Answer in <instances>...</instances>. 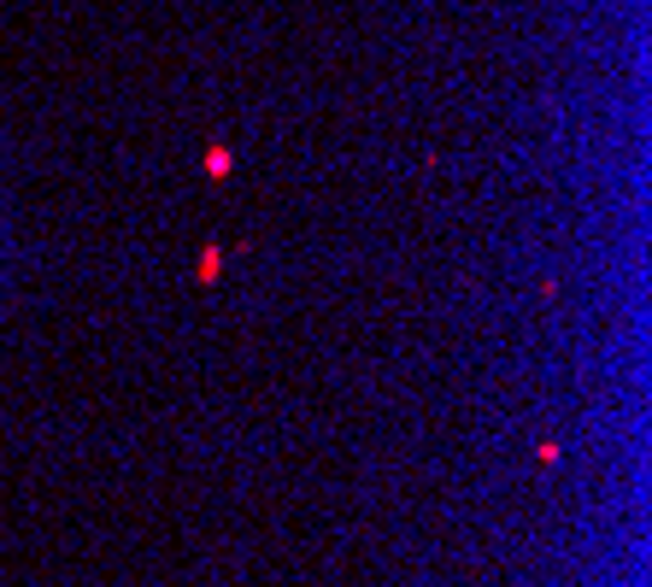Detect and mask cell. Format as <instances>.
<instances>
[{"mask_svg": "<svg viewBox=\"0 0 652 587\" xmlns=\"http://www.w3.org/2000/svg\"><path fill=\"white\" fill-rule=\"evenodd\" d=\"M207 165H212V177H223V171H230V153H223V147H212Z\"/></svg>", "mask_w": 652, "mask_h": 587, "instance_id": "1", "label": "cell"}]
</instances>
